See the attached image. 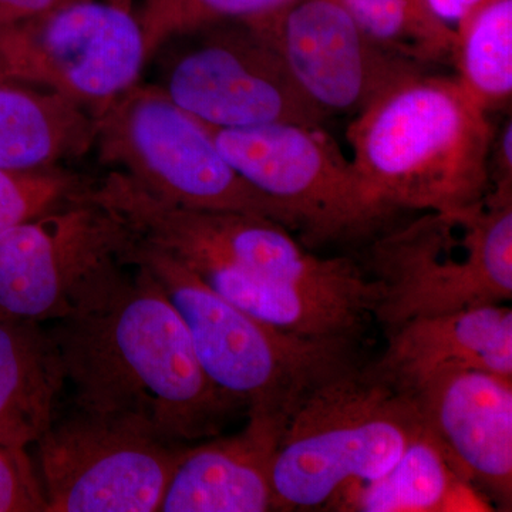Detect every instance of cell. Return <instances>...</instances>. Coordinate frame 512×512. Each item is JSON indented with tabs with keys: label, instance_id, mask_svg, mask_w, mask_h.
Listing matches in <instances>:
<instances>
[{
	"label": "cell",
	"instance_id": "cell-15",
	"mask_svg": "<svg viewBox=\"0 0 512 512\" xmlns=\"http://www.w3.org/2000/svg\"><path fill=\"white\" fill-rule=\"evenodd\" d=\"M281 433L271 421L249 417L237 436L185 447L160 511H275L271 473Z\"/></svg>",
	"mask_w": 512,
	"mask_h": 512
},
{
	"label": "cell",
	"instance_id": "cell-14",
	"mask_svg": "<svg viewBox=\"0 0 512 512\" xmlns=\"http://www.w3.org/2000/svg\"><path fill=\"white\" fill-rule=\"evenodd\" d=\"M402 390L458 474L510 507L512 379L474 367H447Z\"/></svg>",
	"mask_w": 512,
	"mask_h": 512
},
{
	"label": "cell",
	"instance_id": "cell-12",
	"mask_svg": "<svg viewBox=\"0 0 512 512\" xmlns=\"http://www.w3.org/2000/svg\"><path fill=\"white\" fill-rule=\"evenodd\" d=\"M133 241L121 218L90 197L3 232L0 311L36 322L60 318L77 288L124 261Z\"/></svg>",
	"mask_w": 512,
	"mask_h": 512
},
{
	"label": "cell",
	"instance_id": "cell-20",
	"mask_svg": "<svg viewBox=\"0 0 512 512\" xmlns=\"http://www.w3.org/2000/svg\"><path fill=\"white\" fill-rule=\"evenodd\" d=\"M453 66L468 96L485 111L512 96V0L490 5L457 23Z\"/></svg>",
	"mask_w": 512,
	"mask_h": 512
},
{
	"label": "cell",
	"instance_id": "cell-13",
	"mask_svg": "<svg viewBox=\"0 0 512 512\" xmlns=\"http://www.w3.org/2000/svg\"><path fill=\"white\" fill-rule=\"evenodd\" d=\"M265 36L305 96L330 113H359L390 84L426 69L373 42L338 0H292L248 20Z\"/></svg>",
	"mask_w": 512,
	"mask_h": 512
},
{
	"label": "cell",
	"instance_id": "cell-27",
	"mask_svg": "<svg viewBox=\"0 0 512 512\" xmlns=\"http://www.w3.org/2000/svg\"><path fill=\"white\" fill-rule=\"evenodd\" d=\"M494 0H427L431 10L444 22H461Z\"/></svg>",
	"mask_w": 512,
	"mask_h": 512
},
{
	"label": "cell",
	"instance_id": "cell-25",
	"mask_svg": "<svg viewBox=\"0 0 512 512\" xmlns=\"http://www.w3.org/2000/svg\"><path fill=\"white\" fill-rule=\"evenodd\" d=\"M490 190H512V120L508 117L497 137L491 144L490 161Z\"/></svg>",
	"mask_w": 512,
	"mask_h": 512
},
{
	"label": "cell",
	"instance_id": "cell-9",
	"mask_svg": "<svg viewBox=\"0 0 512 512\" xmlns=\"http://www.w3.org/2000/svg\"><path fill=\"white\" fill-rule=\"evenodd\" d=\"M147 64L136 0H82L0 26V74L50 90L97 119Z\"/></svg>",
	"mask_w": 512,
	"mask_h": 512
},
{
	"label": "cell",
	"instance_id": "cell-24",
	"mask_svg": "<svg viewBox=\"0 0 512 512\" xmlns=\"http://www.w3.org/2000/svg\"><path fill=\"white\" fill-rule=\"evenodd\" d=\"M0 512H47L45 490L26 447L0 444Z\"/></svg>",
	"mask_w": 512,
	"mask_h": 512
},
{
	"label": "cell",
	"instance_id": "cell-22",
	"mask_svg": "<svg viewBox=\"0 0 512 512\" xmlns=\"http://www.w3.org/2000/svg\"><path fill=\"white\" fill-rule=\"evenodd\" d=\"M94 180L66 165L0 168V234L89 197Z\"/></svg>",
	"mask_w": 512,
	"mask_h": 512
},
{
	"label": "cell",
	"instance_id": "cell-18",
	"mask_svg": "<svg viewBox=\"0 0 512 512\" xmlns=\"http://www.w3.org/2000/svg\"><path fill=\"white\" fill-rule=\"evenodd\" d=\"M64 383L55 345L40 322L0 311V444L36 443L55 420Z\"/></svg>",
	"mask_w": 512,
	"mask_h": 512
},
{
	"label": "cell",
	"instance_id": "cell-17",
	"mask_svg": "<svg viewBox=\"0 0 512 512\" xmlns=\"http://www.w3.org/2000/svg\"><path fill=\"white\" fill-rule=\"evenodd\" d=\"M94 138L96 119L79 104L0 74V168L66 164L93 151Z\"/></svg>",
	"mask_w": 512,
	"mask_h": 512
},
{
	"label": "cell",
	"instance_id": "cell-7",
	"mask_svg": "<svg viewBox=\"0 0 512 512\" xmlns=\"http://www.w3.org/2000/svg\"><path fill=\"white\" fill-rule=\"evenodd\" d=\"M93 150L101 164L168 204L261 215L295 228L281 204L228 163L210 128L156 84L137 83L97 117Z\"/></svg>",
	"mask_w": 512,
	"mask_h": 512
},
{
	"label": "cell",
	"instance_id": "cell-21",
	"mask_svg": "<svg viewBox=\"0 0 512 512\" xmlns=\"http://www.w3.org/2000/svg\"><path fill=\"white\" fill-rule=\"evenodd\" d=\"M382 49L419 64H453L457 33L427 0H338Z\"/></svg>",
	"mask_w": 512,
	"mask_h": 512
},
{
	"label": "cell",
	"instance_id": "cell-10",
	"mask_svg": "<svg viewBox=\"0 0 512 512\" xmlns=\"http://www.w3.org/2000/svg\"><path fill=\"white\" fill-rule=\"evenodd\" d=\"M208 128L234 170L281 204L309 241L362 235L386 220L352 160L320 126Z\"/></svg>",
	"mask_w": 512,
	"mask_h": 512
},
{
	"label": "cell",
	"instance_id": "cell-1",
	"mask_svg": "<svg viewBox=\"0 0 512 512\" xmlns=\"http://www.w3.org/2000/svg\"><path fill=\"white\" fill-rule=\"evenodd\" d=\"M52 322L76 409L141 421L184 444L218 434L239 406L202 372L180 313L143 266H103Z\"/></svg>",
	"mask_w": 512,
	"mask_h": 512
},
{
	"label": "cell",
	"instance_id": "cell-16",
	"mask_svg": "<svg viewBox=\"0 0 512 512\" xmlns=\"http://www.w3.org/2000/svg\"><path fill=\"white\" fill-rule=\"evenodd\" d=\"M373 366L400 389L447 367L512 379L511 308L497 303L410 320L390 332L386 352Z\"/></svg>",
	"mask_w": 512,
	"mask_h": 512
},
{
	"label": "cell",
	"instance_id": "cell-11",
	"mask_svg": "<svg viewBox=\"0 0 512 512\" xmlns=\"http://www.w3.org/2000/svg\"><path fill=\"white\" fill-rule=\"evenodd\" d=\"M47 512H156L183 444L141 421L74 409L36 441Z\"/></svg>",
	"mask_w": 512,
	"mask_h": 512
},
{
	"label": "cell",
	"instance_id": "cell-8",
	"mask_svg": "<svg viewBox=\"0 0 512 512\" xmlns=\"http://www.w3.org/2000/svg\"><path fill=\"white\" fill-rule=\"evenodd\" d=\"M153 59H160L154 84L211 128L318 127L328 117L299 89L272 43L241 20L174 37Z\"/></svg>",
	"mask_w": 512,
	"mask_h": 512
},
{
	"label": "cell",
	"instance_id": "cell-23",
	"mask_svg": "<svg viewBox=\"0 0 512 512\" xmlns=\"http://www.w3.org/2000/svg\"><path fill=\"white\" fill-rule=\"evenodd\" d=\"M289 2L292 0H138L147 63L174 37L229 20L264 18Z\"/></svg>",
	"mask_w": 512,
	"mask_h": 512
},
{
	"label": "cell",
	"instance_id": "cell-6",
	"mask_svg": "<svg viewBox=\"0 0 512 512\" xmlns=\"http://www.w3.org/2000/svg\"><path fill=\"white\" fill-rule=\"evenodd\" d=\"M89 197L121 218L134 237L190 269L225 266L261 281L352 293L379 303V285L352 259L309 254L288 228L261 215L168 204L114 170L96 178Z\"/></svg>",
	"mask_w": 512,
	"mask_h": 512
},
{
	"label": "cell",
	"instance_id": "cell-19",
	"mask_svg": "<svg viewBox=\"0 0 512 512\" xmlns=\"http://www.w3.org/2000/svg\"><path fill=\"white\" fill-rule=\"evenodd\" d=\"M325 510L443 512L488 510L476 487L458 474L437 440L421 427L383 476L343 487Z\"/></svg>",
	"mask_w": 512,
	"mask_h": 512
},
{
	"label": "cell",
	"instance_id": "cell-3",
	"mask_svg": "<svg viewBox=\"0 0 512 512\" xmlns=\"http://www.w3.org/2000/svg\"><path fill=\"white\" fill-rule=\"evenodd\" d=\"M127 264L143 266L185 323L202 372L217 389L248 406L249 417L284 430L320 384L359 365L356 339L305 338L241 311L173 255L134 237Z\"/></svg>",
	"mask_w": 512,
	"mask_h": 512
},
{
	"label": "cell",
	"instance_id": "cell-5",
	"mask_svg": "<svg viewBox=\"0 0 512 512\" xmlns=\"http://www.w3.org/2000/svg\"><path fill=\"white\" fill-rule=\"evenodd\" d=\"M380 288L373 315L393 332L427 316L512 298V191L490 190L456 212H426L369 252Z\"/></svg>",
	"mask_w": 512,
	"mask_h": 512
},
{
	"label": "cell",
	"instance_id": "cell-26",
	"mask_svg": "<svg viewBox=\"0 0 512 512\" xmlns=\"http://www.w3.org/2000/svg\"><path fill=\"white\" fill-rule=\"evenodd\" d=\"M82 0H0V26L46 15Z\"/></svg>",
	"mask_w": 512,
	"mask_h": 512
},
{
	"label": "cell",
	"instance_id": "cell-2",
	"mask_svg": "<svg viewBox=\"0 0 512 512\" xmlns=\"http://www.w3.org/2000/svg\"><path fill=\"white\" fill-rule=\"evenodd\" d=\"M369 197L397 210L456 212L490 191L494 130L457 77L416 70L390 84L348 127Z\"/></svg>",
	"mask_w": 512,
	"mask_h": 512
},
{
	"label": "cell",
	"instance_id": "cell-4",
	"mask_svg": "<svg viewBox=\"0 0 512 512\" xmlns=\"http://www.w3.org/2000/svg\"><path fill=\"white\" fill-rule=\"evenodd\" d=\"M421 427L410 394L375 366L332 377L296 407L276 444L275 511L325 510L346 485L387 473Z\"/></svg>",
	"mask_w": 512,
	"mask_h": 512
}]
</instances>
